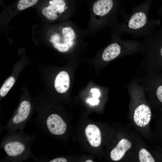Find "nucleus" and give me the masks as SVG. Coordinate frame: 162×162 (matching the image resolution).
<instances>
[{
  "mask_svg": "<svg viewBox=\"0 0 162 162\" xmlns=\"http://www.w3.org/2000/svg\"><path fill=\"white\" fill-rule=\"evenodd\" d=\"M93 161L90 160H88L86 161V162H92Z\"/></svg>",
  "mask_w": 162,
  "mask_h": 162,
  "instance_id": "obj_19",
  "label": "nucleus"
},
{
  "mask_svg": "<svg viewBox=\"0 0 162 162\" xmlns=\"http://www.w3.org/2000/svg\"><path fill=\"white\" fill-rule=\"evenodd\" d=\"M91 92L92 93V98H94L98 99L100 95V93L99 90L96 88L91 89Z\"/></svg>",
  "mask_w": 162,
  "mask_h": 162,
  "instance_id": "obj_15",
  "label": "nucleus"
},
{
  "mask_svg": "<svg viewBox=\"0 0 162 162\" xmlns=\"http://www.w3.org/2000/svg\"><path fill=\"white\" fill-rule=\"evenodd\" d=\"M70 85V77L66 71L60 72L56 77L54 87L56 91L59 93L65 92L69 89Z\"/></svg>",
  "mask_w": 162,
  "mask_h": 162,
  "instance_id": "obj_9",
  "label": "nucleus"
},
{
  "mask_svg": "<svg viewBox=\"0 0 162 162\" xmlns=\"http://www.w3.org/2000/svg\"><path fill=\"white\" fill-rule=\"evenodd\" d=\"M140 162H154L155 160L151 154L146 149H141L139 153Z\"/></svg>",
  "mask_w": 162,
  "mask_h": 162,
  "instance_id": "obj_14",
  "label": "nucleus"
},
{
  "mask_svg": "<svg viewBox=\"0 0 162 162\" xmlns=\"http://www.w3.org/2000/svg\"><path fill=\"white\" fill-rule=\"evenodd\" d=\"M149 7L143 5L135 8L129 14H123L124 21L116 28L119 36L124 34H130L133 38H144L151 35L160 25L159 20L149 18Z\"/></svg>",
  "mask_w": 162,
  "mask_h": 162,
  "instance_id": "obj_1",
  "label": "nucleus"
},
{
  "mask_svg": "<svg viewBox=\"0 0 162 162\" xmlns=\"http://www.w3.org/2000/svg\"><path fill=\"white\" fill-rule=\"evenodd\" d=\"M144 38L142 59L136 71L162 73V27Z\"/></svg>",
  "mask_w": 162,
  "mask_h": 162,
  "instance_id": "obj_2",
  "label": "nucleus"
},
{
  "mask_svg": "<svg viewBox=\"0 0 162 162\" xmlns=\"http://www.w3.org/2000/svg\"><path fill=\"white\" fill-rule=\"evenodd\" d=\"M86 135L90 145L94 147L99 146L101 142L100 130L96 125H88L85 130Z\"/></svg>",
  "mask_w": 162,
  "mask_h": 162,
  "instance_id": "obj_7",
  "label": "nucleus"
},
{
  "mask_svg": "<svg viewBox=\"0 0 162 162\" xmlns=\"http://www.w3.org/2000/svg\"><path fill=\"white\" fill-rule=\"evenodd\" d=\"M158 13L161 17L162 18V8L160 9H159L157 11Z\"/></svg>",
  "mask_w": 162,
  "mask_h": 162,
  "instance_id": "obj_18",
  "label": "nucleus"
},
{
  "mask_svg": "<svg viewBox=\"0 0 162 162\" xmlns=\"http://www.w3.org/2000/svg\"><path fill=\"white\" fill-rule=\"evenodd\" d=\"M46 125L50 133L55 135L63 134L66 130L65 123L59 116L56 114H52L48 116Z\"/></svg>",
  "mask_w": 162,
  "mask_h": 162,
  "instance_id": "obj_6",
  "label": "nucleus"
},
{
  "mask_svg": "<svg viewBox=\"0 0 162 162\" xmlns=\"http://www.w3.org/2000/svg\"><path fill=\"white\" fill-rule=\"evenodd\" d=\"M62 33V40L60 44L67 45L70 48L71 47L74 45L76 38L74 29L70 27H65L63 28Z\"/></svg>",
  "mask_w": 162,
  "mask_h": 162,
  "instance_id": "obj_12",
  "label": "nucleus"
},
{
  "mask_svg": "<svg viewBox=\"0 0 162 162\" xmlns=\"http://www.w3.org/2000/svg\"><path fill=\"white\" fill-rule=\"evenodd\" d=\"M87 101L90 104L92 105H98L99 102L98 99H95L92 98L88 99Z\"/></svg>",
  "mask_w": 162,
  "mask_h": 162,
  "instance_id": "obj_16",
  "label": "nucleus"
},
{
  "mask_svg": "<svg viewBox=\"0 0 162 162\" xmlns=\"http://www.w3.org/2000/svg\"><path fill=\"white\" fill-rule=\"evenodd\" d=\"M15 79L12 76L8 77L0 89V95L2 97L4 96L13 86Z\"/></svg>",
  "mask_w": 162,
  "mask_h": 162,
  "instance_id": "obj_13",
  "label": "nucleus"
},
{
  "mask_svg": "<svg viewBox=\"0 0 162 162\" xmlns=\"http://www.w3.org/2000/svg\"><path fill=\"white\" fill-rule=\"evenodd\" d=\"M25 146L18 141L10 142L7 143L4 147L6 154L10 156H14L20 154L25 150Z\"/></svg>",
  "mask_w": 162,
  "mask_h": 162,
  "instance_id": "obj_11",
  "label": "nucleus"
},
{
  "mask_svg": "<svg viewBox=\"0 0 162 162\" xmlns=\"http://www.w3.org/2000/svg\"><path fill=\"white\" fill-rule=\"evenodd\" d=\"M136 77L145 92L155 97L162 104V73L136 71Z\"/></svg>",
  "mask_w": 162,
  "mask_h": 162,
  "instance_id": "obj_3",
  "label": "nucleus"
},
{
  "mask_svg": "<svg viewBox=\"0 0 162 162\" xmlns=\"http://www.w3.org/2000/svg\"><path fill=\"white\" fill-rule=\"evenodd\" d=\"M151 117V111L149 106L144 103L137 106L133 115L135 123L138 126L143 127L149 123Z\"/></svg>",
  "mask_w": 162,
  "mask_h": 162,
  "instance_id": "obj_5",
  "label": "nucleus"
},
{
  "mask_svg": "<svg viewBox=\"0 0 162 162\" xmlns=\"http://www.w3.org/2000/svg\"><path fill=\"white\" fill-rule=\"evenodd\" d=\"M114 0H95L92 4V10L96 15L103 17L108 23L113 24L116 28L119 24L116 22L117 16L123 14V10L116 5Z\"/></svg>",
  "mask_w": 162,
  "mask_h": 162,
  "instance_id": "obj_4",
  "label": "nucleus"
},
{
  "mask_svg": "<svg viewBox=\"0 0 162 162\" xmlns=\"http://www.w3.org/2000/svg\"><path fill=\"white\" fill-rule=\"evenodd\" d=\"M31 108L30 104L28 101H22L19 107L16 114L12 119L13 123L18 124L26 120L29 114Z\"/></svg>",
  "mask_w": 162,
  "mask_h": 162,
  "instance_id": "obj_10",
  "label": "nucleus"
},
{
  "mask_svg": "<svg viewBox=\"0 0 162 162\" xmlns=\"http://www.w3.org/2000/svg\"><path fill=\"white\" fill-rule=\"evenodd\" d=\"M50 162H66L67 160L64 158H55L50 161Z\"/></svg>",
  "mask_w": 162,
  "mask_h": 162,
  "instance_id": "obj_17",
  "label": "nucleus"
},
{
  "mask_svg": "<svg viewBox=\"0 0 162 162\" xmlns=\"http://www.w3.org/2000/svg\"><path fill=\"white\" fill-rule=\"evenodd\" d=\"M131 144L127 139H123L118 142L116 146L111 152V159L113 161H118L124 156L126 151L131 147Z\"/></svg>",
  "mask_w": 162,
  "mask_h": 162,
  "instance_id": "obj_8",
  "label": "nucleus"
}]
</instances>
